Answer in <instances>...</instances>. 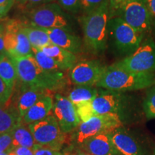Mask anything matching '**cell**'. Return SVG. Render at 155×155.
Returning <instances> with one entry per match:
<instances>
[{
  "label": "cell",
  "mask_w": 155,
  "mask_h": 155,
  "mask_svg": "<svg viewBox=\"0 0 155 155\" xmlns=\"http://www.w3.org/2000/svg\"><path fill=\"white\" fill-rule=\"evenodd\" d=\"M11 57L16 67L18 80L24 86L37 87L51 91L63 88L66 84L67 81L62 71L44 70L32 55Z\"/></svg>",
  "instance_id": "obj_1"
},
{
  "label": "cell",
  "mask_w": 155,
  "mask_h": 155,
  "mask_svg": "<svg viewBox=\"0 0 155 155\" xmlns=\"http://www.w3.org/2000/svg\"><path fill=\"white\" fill-rule=\"evenodd\" d=\"M154 85V73L131 72L114 63L106 67L96 86L105 90L122 93L151 88Z\"/></svg>",
  "instance_id": "obj_2"
},
{
  "label": "cell",
  "mask_w": 155,
  "mask_h": 155,
  "mask_svg": "<svg viewBox=\"0 0 155 155\" xmlns=\"http://www.w3.org/2000/svg\"><path fill=\"white\" fill-rule=\"evenodd\" d=\"M111 18L109 3L79 18L86 46L94 54L104 53L108 44V22Z\"/></svg>",
  "instance_id": "obj_3"
},
{
  "label": "cell",
  "mask_w": 155,
  "mask_h": 155,
  "mask_svg": "<svg viewBox=\"0 0 155 155\" xmlns=\"http://www.w3.org/2000/svg\"><path fill=\"white\" fill-rule=\"evenodd\" d=\"M31 25L42 29H63L75 33L77 24L72 15L65 12L58 2L46 4L27 12Z\"/></svg>",
  "instance_id": "obj_4"
},
{
  "label": "cell",
  "mask_w": 155,
  "mask_h": 155,
  "mask_svg": "<svg viewBox=\"0 0 155 155\" xmlns=\"http://www.w3.org/2000/svg\"><path fill=\"white\" fill-rule=\"evenodd\" d=\"M144 36L121 17H111L108 20V42L119 55H130L139 47Z\"/></svg>",
  "instance_id": "obj_5"
},
{
  "label": "cell",
  "mask_w": 155,
  "mask_h": 155,
  "mask_svg": "<svg viewBox=\"0 0 155 155\" xmlns=\"http://www.w3.org/2000/svg\"><path fill=\"white\" fill-rule=\"evenodd\" d=\"M35 144L60 151L65 141V134L62 131L54 115L28 125Z\"/></svg>",
  "instance_id": "obj_6"
},
{
  "label": "cell",
  "mask_w": 155,
  "mask_h": 155,
  "mask_svg": "<svg viewBox=\"0 0 155 155\" xmlns=\"http://www.w3.org/2000/svg\"><path fill=\"white\" fill-rule=\"evenodd\" d=\"M115 64L117 66L131 72L154 73L155 72V42L152 39H147L133 53Z\"/></svg>",
  "instance_id": "obj_7"
},
{
  "label": "cell",
  "mask_w": 155,
  "mask_h": 155,
  "mask_svg": "<svg viewBox=\"0 0 155 155\" xmlns=\"http://www.w3.org/2000/svg\"><path fill=\"white\" fill-rule=\"evenodd\" d=\"M122 125L119 115L109 114L95 116L88 121L81 122L75 129V139L77 144L81 145L91 137L104 133H111Z\"/></svg>",
  "instance_id": "obj_8"
},
{
  "label": "cell",
  "mask_w": 155,
  "mask_h": 155,
  "mask_svg": "<svg viewBox=\"0 0 155 155\" xmlns=\"http://www.w3.org/2000/svg\"><path fill=\"white\" fill-rule=\"evenodd\" d=\"M118 14L137 31L145 34L152 30L154 20L145 0H129L118 12Z\"/></svg>",
  "instance_id": "obj_9"
},
{
  "label": "cell",
  "mask_w": 155,
  "mask_h": 155,
  "mask_svg": "<svg viewBox=\"0 0 155 155\" xmlns=\"http://www.w3.org/2000/svg\"><path fill=\"white\" fill-rule=\"evenodd\" d=\"M23 24L17 19H9L5 25L6 53L13 57L32 55V46L23 30Z\"/></svg>",
  "instance_id": "obj_10"
},
{
  "label": "cell",
  "mask_w": 155,
  "mask_h": 155,
  "mask_svg": "<svg viewBox=\"0 0 155 155\" xmlns=\"http://www.w3.org/2000/svg\"><path fill=\"white\" fill-rule=\"evenodd\" d=\"M53 111L63 133L72 132L81 123L75 106L63 95L55 94Z\"/></svg>",
  "instance_id": "obj_11"
},
{
  "label": "cell",
  "mask_w": 155,
  "mask_h": 155,
  "mask_svg": "<svg viewBox=\"0 0 155 155\" xmlns=\"http://www.w3.org/2000/svg\"><path fill=\"white\" fill-rule=\"evenodd\" d=\"M106 66L97 60L76 63L70 71V78L76 86H96Z\"/></svg>",
  "instance_id": "obj_12"
},
{
  "label": "cell",
  "mask_w": 155,
  "mask_h": 155,
  "mask_svg": "<svg viewBox=\"0 0 155 155\" xmlns=\"http://www.w3.org/2000/svg\"><path fill=\"white\" fill-rule=\"evenodd\" d=\"M126 98L121 93L104 90L99 91L97 96L91 101L94 115L115 114L119 115L124 108Z\"/></svg>",
  "instance_id": "obj_13"
},
{
  "label": "cell",
  "mask_w": 155,
  "mask_h": 155,
  "mask_svg": "<svg viewBox=\"0 0 155 155\" xmlns=\"http://www.w3.org/2000/svg\"><path fill=\"white\" fill-rule=\"evenodd\" d=\"M110 134H100L86 139L80 145L83 152L90 155H120L112 142Z\"/></svg>",
  "instance_id": "obj_14"
},
{
  "label": "cell",
  "mask_w": 155,
  "mask_h": 155,
  "mask_svg": "<svg viewBox=\"0 0 155 155\" xmlns=\"http://www.w3.org/2000/svg\"><path fill=\"white\" fill-rule=\"evenodd\" d=\"M110 134L112 142L120 155H144V150L140 144L121 127Z\"/></svg>",
  "instance_id": "obj_15"
},
{
  "label": "cell",
  "mask_w": 155,
  "mask_h": 155,
  "mask_svg": "<svg viewBox=\"0 0 155 155\" xmlns=\"http://www.w3.org/2000/svg\"><path fill=\"white\" fill-rule=\"evenodd\" d=\"M52 44L68 50L73 54L80 53L82 50V40L74 32L63 29H45Z\"/></svg>",
  "instance_id": "obj_16"
},
{
  "label": "cell",
  "mask_w": 155,
  "mask_h": 155,
  "mask_svg": "<svg viewBox=\"0 0 155 155\" xmlns=\"http://www.w3.org/2000/svg\"><path fill=\"white\" fill-rule=\"evenodd\" d=\"M49 94V91L45 89L23 86L22 93L17 101V109L19 116L22 119L25 114L32 106L42 98Z\"/></svg>",
  "instance_id": "obj_17"
},
{
  "label": "cell",
  "mask_w": 155,
  "mask_h": 155,
  "mask_svg": "<svg viewBox=\"0 0 155 155\" xmlns=\"http://www.w3.org/2000/svg\"><path fill=\"white\" fill-rule=\"evenodd\" d=\"M54 101L50 95H47L32 106L22 117V121L29 125L34 122L44 119L50 114L53 108Z\"/></svg>",
  "instance_id": "obj_18"
},
{
  "label": "cell",
  "mask_w": 155,
  "mask_h": 155,
  "mask_svg": "<svg viewBox=\"0 0 155 155\" xmlns=\"http://www.w3.org/2000/svg\"><path fill=\"white\" fill-rule=\"evenodd\" d=\"M41 50L46 55L53 58L62 71L72 69L76 64L77 58L75 54L55 45L51 43Z\"/></svg>",
  "instance_id": "obj_19"
},
{
  "label": "cell",
  "mask_w": 155,
  "mask_h": 155,
  "mask_svg": "<svg viewBox=\"0 0 155 155\" xmlns=\"http://www.w3.org/2000/svg\"><path fill=\"white\" fill-rule=\"evenodd\" d=\"M23 30L28 37L32 48L41 50L51 44L49 36L45 29L24 23Z\"/></svg>",
  "instance_id": "obj_20"
},
{
  "label": "cell",
  "mask_w": 155,
  "mask_h": 155,
  "mask_svg": "<svg viewBox=\"0 0 155 155\" xmlns=\"http://www.w3.org/2000/svg\"><path fill=\"white\" fill-rule=\"evenodd\" d=\"M12 137L13 148L17 147L32 149L35 144V141L29 129L28 125L23 123L22 120L11 131Z\"/></svg>",
  "instance_id": "obj_21"
},
{
  "label": "cell",
  "mask_w": 155,
  "mask_h": 155,
  "mask_svg": "<svg viewBox=\"0 0 155 155\" xmlns=\"http://www.w3.org/2000/svg\"><path fill=\"white\" fill-rule=\"evenodd\" d=\"M0 78L14 89L18 76L14 61L8 53L3 54L0 58Z\"/></svg>",
  "instance_id": "obj_22"
},
{
  "label": "cell",
  "mask_w": 155,
  "mask_h": 155,
  "mask_svg": "<svg viewBox=\"0 0 155 155\" xmlns=\"http://www.w3.org/2000/svg\"><path fill=\"white\" fill-rule=\"evenodd\" d=\"M20 121L22 118L17 111L0 106V136L11 132Z\"/></svg>",
  "instance_id": "obj_23"
},
{
  "label": "cell",
  "mask_w": 155,
  "mask_h": 155,
  "mask_svg": "<svg viewBox=\"0 0 155 155\" xmlns=\"http://www.w3.org/2000/svg\"><path fill=\"white\" fill-rule=\"evenodd\" d=\"M98 90L91 86H77L72 89L68 95V99L75 106L91 101L97 96Z\"/></svg>",
  "instance_id": "obj_24"
},
{
  "label": "cell",
  "mask_w": 155,
  "mask_h": 155,
  "mask_svg": "<svg viewBox=\"0 0 155 155\" xmlns=\"http://www.w3.org/2000/svg\"><path fill=\"white\" fill-rule=\"evenodd\" d=\"M32 55L42 68L48 71H63L52 58L46 55L42 50L32 48Z\"/></svg>",
  "instance_id": "obj_25"
},
{
  "label": "cell",
  "mask_w": 155,
  "mask_h": 155,
  "mask_svg": "<svg viewBox=\"0 0 155 155\" xmlns=\"http://www.w3.org/2000/svg\"><path fill=\"white\" fill-rule=\"evenodd\" d=\"M143 110L147 119H155V86L147 94L143 102Z\"/></svg>",
  "instance_id": "obj_26"
},
{
  "label": "cell",
  "mask_w": 155,
  "mask_h": 155,
  "mask_svg": "<svg viewBox=\"0 0 155 155\" xmlns=\"http://www.w3.org/2000/svg\"><path fill=\"white\" fill-rule=\"evenodd\" d=\"M108 2V0H81V13L83 15L91 13Z\"/></svg>",
  "instance_id": "obj_27"
},
{
  "label": "cell",
  "mask_w": 155,
  "mask_h": 155,
  "mask_svg": "<svg viewBox=\"0 0 155 155\" xmlns=\"http://www.w3.org/2000/svg\"><path fill=\"white\" fill-rule=\"evenodd\" d=\"M58 4L71 15L81 12V0H58Z\"/></svg>",
  "instance_id": "obj_28"
},
{
  "label": "cell",
  "mask_w": 155,
  "mask_h": 155,
  "mask_svg": "<svg viewBox=\"0 0 155 155\" xmlns=\"http://www.w3.org/2000/svg\"><path fill=\"white\" fill-rule=\"evenodd\" d=\"M14 89L11 88L8 85L0 78V106L7 107L8 106Z\"/></svg>",
  "instance_id": "obj_29"
},
{
  "label": "cell",
  "mask_w": 155,
  "mask_h": 155,
  "mask_svg": "<svg viewBox=\"0 0 155 155\" xmlns=\"http://www.w3.org/2000/svg\"><path fill=\"white\" fill-rule=\"evenodd\" d=\"M13 148L11 132L0 136V154L8 152Z\"/></svg>",
  "instance_id": "obj_30"
},
{
  "label": "cell",
  "mask_w": 155,
  "mask_h": 155,
  "mask_svg": "<svg viewBox=\"0 0 155 155\" xmlns=\"http://www.w3.org/2000/svg\"><path fill=\"white\" fill-rule=\"evenodd\" d=\"M32 151L34 155H63L60 151L37 144H35Z\"/></svg>",
  "instance_id": "obj_31"
},
{
  "label": "cell",
  "mask_w": 155,
  "mask_h": 155,
  "mask_svg": "<svg viewBox=\"0 0 155 155\" xmlns=\"http://www.w3.org/2000/svg\"><path fill=\"white\" fill-rule=\"evenodd\" d=\"M15 3V0H0V19L7 16Z\"/></svg>",
  "instance_id": "obj_32"
},
{
  "label": "cell",
  "mask_w": 155,
  "mask_h": 155,
  "mask_svg": "<svg viewBox=\"0 0 155 155\" xmlns=\"http://www.w3.org/2000/svg\"><path fill=\"white\" fill-rule=\"evenodd\" d=\"M129 1V0H108L111 17L114 14L118 13V12L122 8V7Z\"/></svg>",
  "instance_id": "obj_33"
},
{
  "label": "cell",
  "mask_w": 155,
  "mask_h": 155,
  "mask_svg": "<svg viewBox=\"0 0 155 155\" xmlns=\"http://www.w3.org/2000/svg\"><path fill=\"white\" fill-rule=\"evenodd\" d=\"M55 1L56 0H28V3H27L26 6H25V9L27 11H29L30 9L40 7L41 5L52 2H55Z\"/></svg>",
  "instance_id": "obj_34"
},
{
  "label": "cell",
  "mask_w": 155,
  "mask_h": 155,
  "mask_svg": "<svg viewBox=\"0 0 155 155\" xmlns=\"http://www.w3.org/2000/svg\"><path fill=\"white\" fill-rule=\"evenodd\" d=\"M8 155H34L32 149L17 147L7 152Z\"/></svg>",
  "instance_id": "obj_35"
},
{
  "label": "cell",
  "mask_w": 155,
  "mask_h": 155,
  "mask_svg": "<svg viewBox=\"0 0 155 155\" xmlns=\"http://www.w3.org/2000/svg\"><path fill=\"white\" fill-rule=\"evenodd\" d=\"M5 25L0 24V54H5L6 53L5 46Z\"/></svg>",
  "instance_id": "obj_36"
},
{
  "label": "cell",
  "mask_w": 155,
  "mask_h": 155,
  "mask_svg": "<svg viewBox=\"0 0 155 155\" xmlns=\"http://www.w3.org/2000/svg\"><path fill=\"white\" fill-rule=\"evenodd\" d=\"M151 15L155 21V0H145Z\"/></svg>",
  "instance_id": "obj_37"
},
{
  "label": "cell",
  "mask_w": 155,
  "mask_h": 155,
  "mask_svg": "<svg viewBox=\"0 0 155 155\" xmlns=\"http://www.w3.org/2000/svg\"><path fill=\"white\" fill-rule=\"evenodd\" d=\"M15 2H17L19 5L22 6L25 8L27 3H28V0H15Z\"/></svg>",
  "instance_id": "obj_38"
},
{
  "label": "cell",
  "mask_w": 155,
  "mask_h": 155,
  "mask_svg": "<svg viewBox=\"0 0 155 155\" xmlns=\"http://www.w3.org/2000/svg\"><path fill=\"white\" fill-rule=\"evenodd\" d=\"M152 32L154 34V36L155 38V21H154V25H153V28H152Z\"/></svg>",
  "instance_id": "obj_39"
},
{
  "label": "cell",
  "mask_w": 155,
  "mask_h": 155,
  "mask_svg": "<svg viewBox=\"0 0 155 155\" xmlns=\"http://www.w3.org/2000/svg\"><path fill=\"white\" fill-rule=\"evenodd\" d=\"M77 155H90V154H86V153H85V152H80L79 154H78Z\"/></svg>",
  "instance_id": "obj_40"
},
{
  "label": "cell",
  "mask_w": 155,
  "mask_h": 155,
  "mask_svg": "<svg viewBox=\"0 0 155 155\" xmlns=\"http://www.w3.org/2000/svg\"><path fill=\"white\" fill-rule=\"evenodd\" d=\"M0 155H8V154H7V152H6V153H2V154H0Z\"/></svg>",
  "instance_id": "obj_41"
},
{
  "label": "cell",
  "mask_w": 155,
  "mask_h": 155,
  "mask_svg": "<svg viewBox=\"0 0 155 155\" xmlns=\"http://www.w3.org/2000/svg\"><path fill=\"white\" fill-rule=\"evenodd\" d=\"M2 55H3V54H0V58L2 57Z\"/></svg>",
  "instance_id": "obj_42"
},
{
  "label": "cell",
  "mask_w": 155,
  "mask_h": 155,
  "mask_svg": "<svg viewBox=\"0 0 155 155\" xmlns=\"http://www.w3.org/2000/svg\"><path fill=\"white\" fill-rule=\"evenodd\" d=\"M152 155H155V152H154V154H152Z\"/></svg>",
  "instance_id": "obj_43"
}]
</instances>
